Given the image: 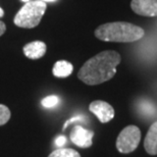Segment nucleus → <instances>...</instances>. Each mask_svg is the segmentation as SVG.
I'll list each match as a JSON object with an SVG mask.
<instances>
[{
	"instance_id": "obj_20",
	"label": "nucleus",
	"mask_w": 157,
	"mask_h": 157,
	"mask_svg": "<svg viewBox=\"0 0 157 157\" xmlns=\"http://www.w3.org/2000/svg\"><path fill=\"white\" fill-rule=\"evenodd\" d=\"M21 1H24V2H29L30 0H21Z\"/></svg>"
},
{
	"instance_id": "obj_13",
	"label": "nucleus",
	"mask_w": 157,
	"mask_h": 157,
	"mask_svg": "<svg viewBox=\"0 0 157 157\" xmlns=\"http://www.w3.org/2000/svg\"><path fill=\"white\" fill-rule=\"evenodd\" d=\"M11 113L6 105L0 104V125H4L10 119Z\"/></svg>"
},
{
	"instance_id": "obj_14",
	"label": "nucleus",
	"mask_w": 157,
	"mask_h": 157,
	"mask_svg": "<svg viewBox=\"0 0 157 157\" xmlns=\"http://www.w3.org/2000/svg\"><path fill=\"white\" fill-rule=\"evenodd\" d=\"M58 102H59L58 97L55 95H51V96L45 97V98L41 101V104L45 108H51V107H54L55 105H57Z\"/></svg>"
},
{
	"instance_id": "obj_12",
	"label": "nucleus",
	"mask_w": 157,
	"mask_h": 157,
	"mask_svg": "<svg viewBox=\"0 0 157 157\" xmlns=\"http://www.w3.org/2000/svg\"><path fill=\"white\" fill-rule=\"evenodd\" d=\"M139 109L142 111V113L148 114L149 117H153V114H155V112H156V109L154 107V105H153L150 101L141 102Z\"/></svg>"
},
{
	"instance_id": "obj_8",
	"label": "nucleus",
	"mask_w": 157,
	"mask_h": 157,
	"mask_svg": "<svg viewBox=\"0 0 157 157\" xmlns=\"http://www.w3.org/2000/svg\"><path fill=\"white\" fill-rule=\"evenodd\" d=\"M47 46L42 41H33L24 46L23 52L29 59H39L43 57L46 53Z\"/></svg>"
},
{
	"instance_id": "obj_4",
	"label": "nucleus",
	"mask_w": 157,
	"mask_h": 157,
	"mask_svg": "<svg viewBox=\"0 0 157 157\" xmlns=\"http://www.w3.org/2000/svg\"><path fill=\"white\" fill-rule=\"evenodd\" d=\"M141 141V131L136 125H128L119 133L117 148L121 153L127 154L135 151Z\"/></svg>"
},
{
	"instance_id": "obj_16",
	"label": "nucleus",
	"mask_w": 157,
	"mask_h": 157,
	"mask_svg": "<svg viewBox=\"0 0 157 157\" xmlns=\"http://www.w3.org/2000/svg\"><path fill=\"white\" fill-rule=\"evenodd\" d=\"M65 143H67V138H65L64 136H58L57 138H56L55 144H56V146L59 147V148L63 147Z\"/></svg>"
},
{
	"instance_id": "obj_6",
	"label": "nucleus",
	"mask_w": 157,
	"mask_h": 157,
	"mask_svg": "<svg viewBox=\"0 0 157 157\" xmlns=\"http://www.w3.org/2000/svg\"><path fill=\"white\" fill-rule=\"evenodd\" d=\"M71 141L81 148H89L93 144L94 132L83 128L82 125H75L71 132Z\"/></svg>"
},
{
	"instance_id": "obj_11",
	"label": "nucleus",
	"mask_w": 157,
	"mask_h": 157,
	"mask_svg": "<svg viewBox=\"0 0 157 157\" xmlns=\"http://www.w3.org/2000/svg\"><path fill=\"white\" fill-rule=\"evenodd\" d=\"M48 157H81L80 153L71 148H58L50 153Z\"/></svg>"
},
{
	"instance_id": "obj_7",
	"label": "nucleus",
	"mask_w": 157,
	"mask_h": 157,
	"mask_svg": "<svg viewBox=\"0 0 157 157\" xmlns=\"http://www.w3.org/2000/svg\"><path fill=\"white\" fill-rule=\"evenodd\" d=\"M131 8L142 17H157V0H132Z\"/></svg>"
},
{
	"instance_id": "obj_10",
	"label": "nucleus",
	"mask_w": 157,
	"mask_h": 157,
	"mask_svg": "<svg viewBox=\"0 0 157 157\" xmlns=\"http://www.w3.org/2000/svg\"><path fill=\"white\" fill-rule=\"evenodd\" d=\"M74 67L70 61L58 60L56 61L52 68L53 76L56 78H67L73 74Z\"/></svg>"
},
{
	"instance_id": "obj_5",
	"label": "nucleus",
	"mask_w": 157,
	"mask_h": 157,
	"mask_svg": "<svg viewBox=\"0 0 157 157\" xmlns=\"http://www.w3.org/2000/svg\"><path fill=\"white\" fill-rule=\"evenodd\" d=\"M89 110L95 115L102 124L110 121L114 117V109L109 103L102 100H95L89 105Z\"/></svg>"
},
{
	"instance_id": "obj_2",
	"label": "nucleus",
	"mask_w": 157,
	"mask_h": 157,
	"mask_svg": "<svg viewBox=\"0 0 157 157\" xmlns=\"http://www.w3.org/2000/svg\"><path fill=\"white\" fill-rule=\"evenodd\" d=\"M144 34L145 31L141 27L127 21L103 24L95 30L96 38L104 42H135L143 38Z\"/></svg>"
},
{
	"instance_id": "obj_18",
	"label": "nucleus",
	"mask_w": 157,
	"mask_h": 157,
	"mask_svg": "<svg viewBox=\"0 0 157 157\" xmlns=\"http://www.w3.org/2000/svg\"><path fill=\"white\" fill-rule=\"evenodd\" d=\"M3 15H4V11H3V9L0 7V18H1Z\"/></svg>"
},
{
	"instance_id": "obj_1",
	"label": "nucleus",
	"mask_w": 157,
	"mask_h": 157,
	"mask_svg": "<svg viewBox=\"0 0 157 157\" xmlns=\"http://www.w3.org/2000/svg\"><path fill=\"white\" fill-rule=\"evenodd\" d=\"M121 56L113 50H106L96 54L85 62L78 73V78L89 86H95L112 78L117 74Z\"/></svg>"
},
{
	"instance_id": "obj_3",
	"label": "nucleus",
	"mask_w": 157,
	"mask_h": 157,
	"mask_svg": "<svg viewBox=\"0 0 157 157\" xmlns=\"http://www.w3.org/2000/svg\"><path fill=\"white\" fill-rule=\"evenodd\" d=\"M46 2L41 0L26 2L13 18L15 26L24 29H33L40 24L44 13L46 11Z\"/></svg>"
},
{
	"instance_id": "obj_15",
	"label": "nucleus",
	"mask_w": 157,
	"mask_h": 157,
	"mask_svg": "<svg viewBox=\"0 0 157 157\" xmlns=\"http://www.w3.org/2000/svg\"><path fill=\"white\" fill-rule=\"evenodd\" d=\"M77 121H84V117H82V115H77V117H71V119H68V121H65V124L63 125V130H65V128H67L71 124L76 122Z\"/></svg>"
},
{
	"instance_id": "obj_9",
	"label": "nucleus",
	"mask_w": 157,
	"mask_h": 157,
	"mask_svg": "<svg viewBox=\"0 0 157 157\" xmlns=\"http://www.w3.org/2000/svg\"><path fill=\"white\" fill-rule=\"evenodd\" d=\"M144 148L150 155L157 154V121L151 124L144 141Z\"/></svg>"
},
{
	"instance_id": "obj_17",
	"label": "nucleus",
	"mask_w": 157,
	"mask_h": 157,
	"mask_svg": "<svg viewBox=\"0 0 157 157\" xmlns=\"http://www.w3.org/2000/svg\"><path fill=\"white\" fill-rule=\"evenodd\" d=\"M5 31H6V26H5V24L3 23L2 21H0V37H1L3 34L5 33Z\"/></svg>"
},
{
	"instance_id": "obj_19",
	"label": "nucleus",
	"mask_w": 157,
	"mask_h": 157,
	"mask_svg": "<svg viewBox=\"0 0 157 157\" xmlns=\"http://www.w3.org/2000/svg\"><path fill=\"white\" fill-rule=\"evenodd\" d=\"M41 1H44V2H53L55 0H41Z\"/></svg>"
}]
</instances>
